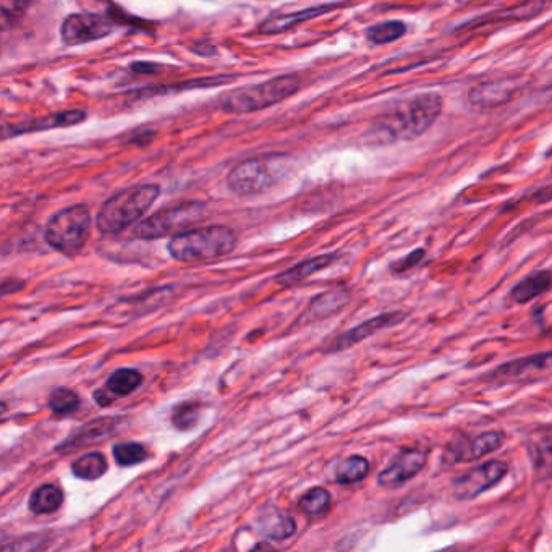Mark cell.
<instances>
[{
  "mask_svg": "<svg viewBox=\"0 0 552 552\" xmlns=\"http://www.w3.org/2000/svg\"><path fill=\"white\" fill-rule=\"evenodd\" d=\"M507 470V463L501 460H489L483 465H478L455 481L454 496L459 501L475 499L497 485L506 476Z\"/></svg>",
  "mask_w": 552,
  "mask_h": 552,
  "instance_id": "8",
  "label": "cell"
},
{
  "mask_svg": "<svg viewBox=\"0 0 552 552\" xmlns=\"http://www.w3.org/2000/svg\"><path fill=\"white\" fill-rule=\"evenodd\" d=\"M112 420H96L91 421L90 425L81 428L78 433L73 434L72 438L59 446V452H73L81 446H88L93 442L101 441L102 438H107V434L111 433V428L114 423Z\"/></svg>",
  "mask_w": 552,
  "mask_h": 552,
  "instance_id": "19",
  "label": "cell"
},
{
  "mask_svg": "<svg viewBox=\"0 0 552 552\" xmlns=\"http://www.w3.org/2000/svg\"><path fill=\"white\" fill-rule=\"evenodd\" d=\"M143 383V376L136 370H117L107 379L106 392L102 394H111L114 397H125L135 392Z\"/></svg>",
  "mask_w": 552,
  "mask_h": 552,
  "instance_id": "23",
  "label": "cell"
},
{
  "mask_svg": "<svg viewBox=\"0 0 552 552\" xmlns=\"http://www.w3.org/2000/svg\"><path fill=\"white\" fill-rule=\"evenodd\" d=\"M298 507L303 514L313 517V519L324 517L331 509V494L324 488L311 489L300 499Z\"/></svg>",
  "mask_w": 552,
  "mask_h": 552,
  "instance_id": "26",
  "label": "cell"
},
{
  "mask_svg": "<svg viewBox=\"0 0 552 552\" xmlns=\"http://www.w3.org/2000/svg\"><path fill=\"white\" fill-rule=\"evenodd\" d=\"M78 405H80V399L70 389H57L52 392L51 399H49V408L57 415L72 413Z\"/></svg>",
  "mask_w": 552,
  "mask_h": 552,
  "instance_id": "31",
  "label": "cell"
},
{
  "mask_svg": "<svg viewBox=\"0 0 552 552\" xmlns=\"http://www.w3.org/2000/svg\"><path fill=\"white\" fill-rule=\"evenodd\" d=\"M114 457L122 467H130V465H138V463L145 462L149 454L146 451V447L141 446V444L124 442V444L115 446Z\"/></svg>",
  "mask_w": 552,
  "mask_h": 552,
  "instance_id": "28",
  "label": "cell"
},
{
  "mask_svg": "<svg viewBox=\"0 0 552 552\" xmlns=\"http://www.w3.org/2000/svg\"><path fill=\"white\" fill-rule=\"evenodd\" d=\"M115 30L114 23L98 13H75L62 23V39L70 46L106 38Z\"/></svg>",
  "mask_w": 552,
  "mask_h": 552,
  "instance_id": "10",
  "label": "cell"
},
{
  "mask_svg": "<svg viewBox=\"0 0 552 552\" xmlns=\"http://www.w3.org/2000/svg\"><path fill=\"white\" fill-rule=\"evenodd\" d=\"M442 109L444 102L438 93L417 94L386 115L378 133L391 141L415 140L436 124Z\"/></svg>",
  "mask_w": 552,
  "mask_h": 552,
  "instance_id": "1",
  "label": "cell"
},
{
  "mask_svg": "<svg viewBox=\"0 0 552 552\" xmlns=\"http://www.w3.org/2000/svg\"><path fill=\"white\" fill-rule=\"evenodd\" d=\"M64 502L62 489L54 485L39 486L30 497V509L34 514H54Z\"/></svg>",
  "mask_w": 552,
  "mask_h": 552,
  "instance_id": "22",
  "label": "cell"
},
{
  "mask_svg": "<svg viewBox=\"0 0 552 552\" xmlns=\"http://www.w3.org/2000/svg\"><path fill=\"white\" fill-rule=\"evenodd\" d=\"M428 452L423 449H404L400 452L391 465H387L383 472L379 473L378 483L384 488H399V486L412 480L425 467Z\"/></svg>",
  "mask_w": 552,
  "mask_h": 552,
  "instance_id": "12",
  "label": "cell"
},
{
  "mask_svg": "<svg viewBox=\"0 0 552 552\" xmlns=\"http://www.w3.org/2000/svg\"><path fill=\"white\" fill-rule=\"evenodd\" d=\"M158 185H135L112 196L99 209L98 229L102 234H117L135 224L159 196Z\"/></svg>",
  "mask_w": 552,
  "mask_h": 552,
  "instance_id": "4",
  "label": "cell"
},
{
  "mask_svg": "<svg viewBox=\"0 0 552 552\" xmlns=\"http://www.w3.org/2000/svg\"><path fill=\"white\" fill-rule=\"evenodd\" d=\"M91 232L90 209L78 204L62 209L47 222L46 242L62 255L75 256L85 247Z\"/></svg>",
  "mask_w": 552,
  "mask_h": 552,
  "instance_id": "5",
  "label": "cell"
},
{
  "mask_svg": "<svg viewBox=\"0 0 552 552\" xmlns=\"http://www.w3.org/2000/svg\"><path fill=\"white\" fill-rule=\"evenodd\" d=\"M107 470L106 457L99 452L83 455L72 465L73 475L81 480H98Z\"/></svg>",
  "mask_w": 552,
  "mask_h": 552,
  "instance_id": "25",
  "label": "cell"
},
{
  "mask_svg": "<svg viewBox=\"0 0 552 552\" xmlns=\"http://www.w3.org/2000/svg\"><path fill=\"white\" fill-rule=\"evenodd\" d=\"M552 352L540 353L533 357L520 358V360L510 361L506 365L499 366L493 373L494 381H510V379H519L538 371L551 370Z\"/></svg>",
  "mask_w": 552,
  "mask_h": 552,
  "instance_id": "15",
  "label": "cell"
},
{
  "mask_svg": "<svg viewBox=\"0 0 552 552\" xmlns=\"http://www.w3.org/2000/svg\"><path fill=\"white\" fill-rule=\"evenodd\" d=\"M502 442H504V434L499 431H488L476 436H460L446 447L444 460L451 465L475 462L497 451L502 446Z\"/></svg>",
  "mask_w": 552,
  "mask_h": 552,
  "instance_id": "9",
  "label": "cell"
},
{
  "mask_svg": "<svg viewBox=\"0 0 552 552\" xmlns=\"http://www.w3.org/2000/svg\"><path fill=\"white\" fill-rule=\"evenodd\" d=\"M423 258H425V250L412 251L410 255L405 256L402 260L392 264V271L397 272V274L410 271V269L415 268V266H417Z\"/></svg>",
  "mask_w": 552,
  "mask_h": 552,
  "instance_id": "33",
  "label": "cell"
},
{
  "mask_svg": "<svg viewBox=\"0 0 552 552\" xmlns=\"http://www.w3.org/2000/svg\"><path fill=\"white\" fill-rule=\"evenodd\" d=\"M527 451L536 480L552 478V425L540 426L531 431L527 439Z\"/></svg>",
  "mask_w": 552,
  "mask_h": 552,
  "instance_id": "13",
  "label": "cell"
},
{
  "mask_svg": "<svg viewBox=\"0 0 552 552\" xmlns=\"http://www.w3.org/2000/svg\"><path fill=\"white\" fill-rule=\"evenodd\" d=\"M83 120H85L83 111L57 112V114L33 120L30 124L22 125V127L12 128V132L13 130L15 133L39 132V130H51V128L72 127V125L80 124Z\"/></svg>",
  "mask_w": 552,
  "mask_h": 552,
  "instance_id": "20",
  "label": "cell"
},
{
  "mask_svg": "<svg viewBox=\"0 0 552 552\" xmlns=\"http://www.w3.org/2000/svg\"><path fill=\"white\" fill-rule=\"evenodd\" d=\"M339 260V253H329V255L316 256V258H311V260L303 261V263L293 266L289 271L279 274L276 277L277 284L285 285V287L300 284V282L305 281V279L313 276L316 272L329 268L331 264L337 263Z\"/></svg>",
  "mask_w": 552,
  "mask_h": 552,
  "instance_id": "17",
  "label": "cell"
},
{
  "mask_svg": "<svg viewBox=\"0 0 552 552\" xmlns=\"http://www.w3.org/2000/svg\"><path fill=\"white\" fill-rule=\"evenodd\" d=\"M30 0H0V10L2 17L7 18L20 17L28 9Z\"/></svg>",
  "mask_w": 552,
  "mask_h": 552,
  "instance_id": "32",
  "label": "cell"
},
{
  "mask_svg": "<svg viewBox=\"0 0 552 552\" xmlns=\"http://www.w3.org/2000/svg\"><path fill=\"white\" fill-rule=\"evenodd\" d=\"M552 289V271H540L536 274H531L527 279L515 285L514 289L510 290V298L512 302L528 303L535 298L541 297L544 293Z\"/></svg>",
  "mask_w": 552,
  "mask_h": 552,
  "instance_id": "18",
  "label": "cell"
},
{
  "mask_svg": "<svg viewBox=\"0 0 552 552\" xmlns=\"http://www.w3.org/2000/svg\"><path fill=\"white\" fill-rule=\"evenodd\" d=\"M201 405L198 402H183L172 413L175 428L192 429L200 420Z\"/></svg>",
  "mask_w": 552,
  "mask_h": 552,
  "instance_id": "29",
  "label": "cell"
},
{
  "mask_svg": "<svg viewBox=\"0 0 552 552\" xmlns=\"http://www.w3.org/2000/svg\"><path fill=\"white\" fill-rule=\"evenodd\" d=\"M407 34V25L399 20H391V22L378 23L371 26L370 30L366 31V38L373 44H391L394 41H399Z\"/></svg>",
  "mask_w": 552,
  "mask_h": 552,
  "instance_id": "27",
  "label": "cell"
},
{
  "mask_svg": "<svg viewBox=\"0 0 552 552\" xmlns=\"http://www.w3.org/2000/svg\"><path fill=\"white\" fill-rule=\"evenodd\" d=\"M300 88V80L297 77H279L266 81L261 85L250 86L243 90L227 94L222 99V109L230 114H250L266 107L274 106L277 102L284 101L292 96Z\"/></svg>",
  "mask_w": 552,
  "mask_h": 552,
  "instance_id": "7",
  "label": "cell"
},
{
  "mask_svg": "<svg viewBox=\"0 0 552 552\" xmlns=\"http://www.w3.org/2000/svg\"><path fill=\"white\" fill-rule=\"evenodd\" d=\"M293 161L285 154H264L242 161L227 175V185L240 196L258 195L285 179Z\"/></svg>",
  "mask_w": 552,
  "mask_h": 552,
  "instance_id": "3",
  "label": "cell"
},
{
  "mask_svg": "<svg viewBox=\"0 0 552 552\" xmlns=\"http://www.w3.org/2000/svg\"><path fill=\"white\" fill-rule=\"evenodd\" d=\"M405 316L407 315L402 313V311H392V313H384V315L368 319V321L360 324V326L353 327L350 331L344 332L342 336L337 337V339L332 342L331 347H329V352H339V350L349 349V347H353V345L358 344L361 340L374 336L376 332L402 323Z\"/></svg>",
  "mask_w": 552,
  "mask_h": 552,
  "instance_id": "14",
  "label": "cell"
},
{
  "mask_svg": "<svg viewBox=\"0 0 552 552\" xmlns=\"http://www.w3.org/2000/svg\"><path fill=\"white\" fill-rule=\"evenodd\" d=\"M370 473V462L360 455L342 460L336 467V481L340 485H355Z\"/></svg>",
  "mask_w": 552,
  "mask_h": 552,
  "instance_id": "24",
  "label": "cell"
},
{
  "mask_svg": "<svg viewBox=\"0 0 552 552\" xmlns=\"http://www.w3.org/2000/svg\"><path fill=\"white\" fill-rule=\"evenodd\" d=\"M345 302H347V297L342 292L324 293L321 297L316 298L313 305H310V310L315 311L316 316H319V318H323V316L326 318V316L340 310L345 305Z\"/></svg>",
  "mask_w": 552,
  "mask_h": 552,
  "instance_id": "30",
  "label": "cell"
},
{
  "mask_svg": "<svg viewBox=\"0 0 552 552\" xmlns=\"http://www.w3.org/2000/svg\"><path fill=\"white\" fill-rule=\"evenodd\" d=\"M208 211V204L201 203V201L175 204L170 208L161 209L158 213L140 222L133 234L143 240H154V238L169 237V235L175 237L187 230H192L196 224H200Z\"/></svg>",
  "mask_w": 552,
  "mask_h": 552,
  "instance_id": "6",
  "label": "cell"
},
{
  "mask_svg": "<svg viewBox=\"0 0 552 552\" xmlns=\"http://www.w3.org/2000/svg\"><path fill=\"white\" fill-rule=\"evenodd\" d=\"M331 7H316V9L302 10V12L289 13L282 17H271L266 22L261 23L260 33L274 34L282 33L285 30H292L293 26L310 20V18L318 17L319 13L327 12Z\"/></svg>",
  "mask_w": 552,
  "mask_h": 552,
  "instance_id": "21",
  "label": "cell"
},
{
  "mask_svg": "<svg viewBox=\"0 0 552 552\" xmlns=\"http://www.w3.org/2000/svg\"><path fill=\"white\" fill-rule=\"evenodd\" d=\"M258 530L268 540H287L295 533V520L289 514H284L276 507H264L258 515Z\"/></svg>",
  "mask_w": 552,
  "mask_h": 552,
  "instance_id": "16",
  "label": "cell"
},
{
  "mask_svg": "<svg viewBox=\"0 0 552 552\" xmlns=\"http://www.w3.org/2000/svg\"><path fill=\"white\" fill-rule=\"evenodd\" d=\"M237 247L234 230L224 226L192 229L175 235L169 242V253L180 263H200L229 255Z\"/></svg>",
  "mask_w": 552,
  "mask_h": 552,
  "instance_id": "2",
  "label": "cell"
},
{
  "mask_svg": "<svg viewBox=\"0 0 552 552\" xmlns=\"http://www.w3.org/2000/svg\"><path fill=\"white\" fill-rule=\"evenodd\" d=\"M522 86L519 80L514 78H502V80L483 81L473 86L468 93V102L473 109L478 111H494L506 106L520 93Z\"/></svg>",
  "mask_w": 552,
  "mask_h": 552,
  "instance_id": "11",
  "label": "cell"
}]
</instances>
